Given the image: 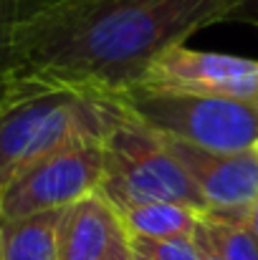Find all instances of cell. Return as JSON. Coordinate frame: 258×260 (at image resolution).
<instances>
[{
	"instance_id": "13",
	"label": "cell",
	"mask_w": 258,
	"mask_h": 260,
	"mask_svg": "<svg viewBox=\"0 0 258 260\" xmlns=\"http://www.w3.org/2000/svg\"><path fill=\"white\" fill-rule=\"evenodd\" d=\"M33 3L36 0H0V84L10 74L13 43H15L18 28Z\"/></svg>"
},
{
	"instance_id": "17",
	"label": "cell",
	"mask_w": 258,
	"mask_h": 260,
	"mask_svg": "<svg viewBox=\"0 0 258 260\" xmlns=\"http://www.w3.org/2000/svg\"><path fill=\"white\" fill-rule=\"evenodd\" d=\"M119 260H134V255L129 253V255H124V258H119Z\"/></svg>"
},
{
	"instance_id": "3",
	"label": "cell",
	"mask_w": 258,
	"mask_h": 260,
	"mask_svg": "<svg viewBox=\"0 0 258 260\" xmlns=\"http://www.w3.org/2000/svg\"><path fill=\"white\" fill-rule=\"evenodd\" d=\"M104 99V179L99 192L117 207L177 202L205 215V200L187 172L172 157L165 139L127 114L117 101Z\"/></svg>"
},
{
	"instance_id": "7",
	"label": "cell",
	"mask_w": 258,
	"mask_h": 260,
	"mask_svg": "<svg viewBox=\"0 0 258 260\" xmlns=\"http://www.w3.org/2000/svg\"><path fill=\"white\" fill-rule=\"evenodd\" d=\"M137 86L205 93L258 106V58L175 46L147 69Z\"/></svg>"
},
{
	"instance_id": "4",
	"label": "cell",
	"mask_w": 258,
	"mask_h": 260,
	"mask_svg": "<svg viewBox=\"0 0 258 260\" xmlns=\"http://www.w3.org/2000/svg\"><path fill=\"white\" fill-rule=\"evenodd\" d=\"M152 132L210 152L258 147V106L170 88L132 86L106 96Z\"/></svg>"
},
{
	"instance_id": "14",
	"label": "cell",
	"mask_w": 258,
	"mask_h": 260,
	"mask_svg": "<svg viewBox=\"0 0 258 260\" xmlns=\"http://www.w3.org/2000/svg\"><path fill=\"white\" fill-rule=\"evenodd\" d=\"M228 23H248L258 28V0H238Z\"/></svg>"
},
{
	"instance_id": "18",
	"label": "cell",
	"mask_w": 258,
	"mask_h": 260,
	"mask_svg": "<svg viewBox=\"0 0 258 260\" xmlns=\"http://www.w3.org/2000/svg\"><path fill=\"white\" fill-rule=\"evenodd\" d=\"M132 255H134V253H132ZM134 260H139V258H134Z\"/></svg>"
},
{
	"instance_id": "5",
	"label": "cell",
	"mask_w": 258,
	"mask_h": 260,
	"mask_svg": "<svg viewBox=\"0 0 258 260\" xmlns=\"http://www.w3.org/2000/svg\"><path fill=\"white\" fill-rule=\"evenodd\" d=\"M104 179L101 134H84L25 167L0 192V220L64 210L96 194Z\"/></svg>"
},
{
	"instance_id": "15",
	"label": "cell",
	"mask_w": 258,
	"mask_h": 260,
	"mask_svg": "<svg viewBox=\"0 0 258 260\" xmlns=\"http://www.w3.org/2000/svg\"><path fill=\"white\" fill-rule=\"evenodd\" d=\"M195 238H197V248H200V260H220L218 253H215V248H213V243H210V235L205 230V222H200Z\"/></svg>"
},
{
	"instance_id": "1",
	"label": "cell",
	"mask_w": 258,
	"mask_h": 260,
	"mask_svg": "<svg viewBox=\"0 0 258 260\" xmlns=\"http://www.w3.org/2000/svg\"><path fill=\"white\" fill-rule=\"evenodd\" d=\"M238 0H36L8 76H33L114 96L197 30L228 23ZM5 76V79H8Z\"/></svg>"
},
{
	"instance_id": "8",
	"label": "cell",
	"mask_w": 258,
	"mask_h": 260,
	"mask_svg": "<svg viewBox=\"0 0 258 260\" xmlns=\"http://www.w3.org/2000/svg\"><path fill=\"white\" fill-rule=\"evenodd\" d=\"M129 253V233L101 192L64 207L56 260H119Z\"/></svg>"
},
{
	"instance_id": "6",
	"label": "cell",
	"mask_w": 258,
	"mask_h": 260,
	"mask_svg": "<svg viewBox=\"0 0 258 260\" xmlns=\"http://www.w3.org/2000/svg\"><path fill=\"white\" fill-rule=\"evenodd\" d=\"M162 139L203 194V217L248 222V215L258 202V147L243 152H210L170 137Z\"/></svg>"
},
{
	"instance_id": "10",
	"label": "cell",
	"mask_w": 258,
	"mask_h": 260,
	"mask_svg": "<svg viewBox=\"0 0 258 260\" xmlns=\"http://www.w3.org/2000/svg\"><path fill=\"white\" fill-rule=\"evenodd\" d=\"M127 233L137 238H180V235H195L203 212L177 205V202H147V205H132L117 210Z\"/></svg>"
},
{
	"instance_id": "2",
	"label": "cell",
	"mask_w": 258,
	"mask_h": 260,
	"mask_svg": "<svg viewBox=\"0 0 258 260\" xmlns=\"http://www.w3.org/2000/svg\"><path fill=\"white\" fill-rule=\"evenodd\" d=\"M104 99L33 76L0 84V192L41 157L84 134H104Z\"/></svg>"
},
{
	"instance_id": "16",
	"label": "cell",
	"mask_w": 258,
	"mask_h": 260,
	"mask_svg": "<svg viewBox=\"0 0 258 260\" xmlns=\"http://www.w3.org/2000/svg\"><path fill=\"white\" fill-rule=\"evenodd\" d=\"M248 230L253 233V238H256V243H258V202L253 205V210H251V215H248Z\"/></svg>"
},
{
	"instance_id": "11",
	"label": "cell",
	"mask_w": 258,
	"mask_h": 260,
	"mask_svg": "<svg viewBox=\"0 0 258 260\" xmlns=\"http://www.w3.org/2000/svg\"><path fill=\"white\" fill-rule=\"evenodd\" d=\"M210 243L220 260H258V243L246 222L203 217Z\"/></svg>"
},
{
	"instance_id": "9",
	"label": "cell",
	"mask_w": 258,
	"mask_h": 260,
	"mask_svg": "<svg viewBox=\"0 0 258 260\" xmlns=\"http://www.w3.org/2000/svg\"><path fill=\"white\" fill-rule=\"evenodd\" d=\"M64 210L0 220V260H56Z\"/></svg>"
},
{
	"instance_id": "12",
	"label": "cell",
	"mask_w": 258,
	"mask_h": 260,
	"mask_svg": "<svg viewBox=\"0 0 258 260\" xmlns=\"http://www.w3.org/2000/svg\"><path fill=\"white\" fill-rule=\"evenodd\" d=\"M134 258L139 260H200V248L195 235L180 238H137L129 235Z\"/></svg>"
}]
</instances>
